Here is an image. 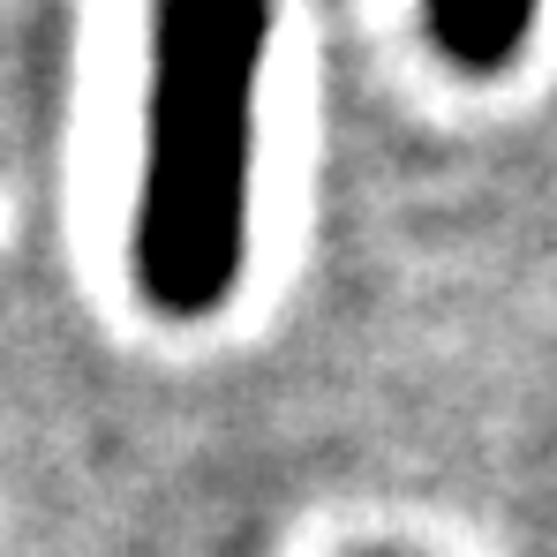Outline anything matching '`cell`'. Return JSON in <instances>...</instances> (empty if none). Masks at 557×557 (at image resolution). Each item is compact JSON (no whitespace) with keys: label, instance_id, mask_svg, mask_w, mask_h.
<instances>
[{"label":"cell","instance_id":"1","mask_svg":"<svg viewBox=\"0 0 557 557\" xmlns=\"http://www.w3.org/2000/svg\"><path fill=\"white\" fill-rule=\"evenodd\" d=\"M272 15L278 0H151L128 272L166 324L219 317L249 264V166Z\"/></svg>","mask_w":557,"mask_h":557},{"label":"cell","instance_id":"2","mask_svg":"<svg viewBox=\"0 0 557 557\" xmlns=\"http://www.w3.org/2000/svg\"><path fill=\"white\" fill-rule=\"evenodd\" d=\"M535 15H543V0H422L430 46L460 76H505L528 53Z\"/></svg>","mask_w":557,"mask_h":557}]
</instances>
